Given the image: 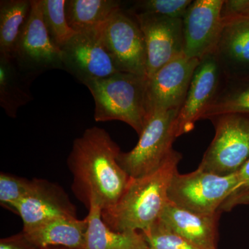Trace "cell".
Here are the masks:
<instances>
[{
    "label": "cell",
    "mask_w": 249,
    "mask_h": 249,
    "mask_svg": "<svg viewBox=\"0 0 249 249\" xmlns=\"http://www.w3.org/2000/svg\"><path fill=\"white\" fill-rule=\"evenodd\" d=\"M32 180L30 191L14 208L22 219L23 232L55 218H77L76 206L61 186L43 178Z\"/></svg>",
    "instance_id": "13"
},
{
    "label": "cell",
    "mask_w": 249,
    "mask_h": 249,
    "mask_svg": "<svg viewBox=\"0 0 249 249\" xmlns=\"http://www.w3.org/2000/svg\"><path fill=\"white\" fill-rule=\"evenodd\" d=\"M237 172L227 176L199 168L174 175L169 190L170 202L183 209L203 214H220L223 203L238 184Z\"/></svg>",
    "instance_id": "6"
},
{
    "label": "cell",
    "mask_w": 249,
    "mask_h": 249,
    "mask_svg": "<svg viewBox=\"0 0 249 249\" xmlns=\"http://www.w3.org/2000/svg\"><path fill=\"white\" fill-rule=\"evenodd\" d=\"M215 134L198 168L227 176L236 173L249 160V114L213 116Z\"/></svg>",
    "instance_id": "5"
},
{
    "label": "cell",
    "mask_w": 249,
    "mask_h": 249,
    "mask_svg": "<svg viewBox=\"0 0 249 249\" xmlns=\"http://www.w3.org/2000/svg\"><path fill=\"white\" fill-rule=\"evenodd\" d=\"M224 76L213 53L205 55L192 78L186 99L175 121L177 138L194 129L213 101Z\"/></svg>",
    "instance_id": "14"
},
{
    "label": "cell",
    "mask_w": 249,
    "mask_h": 249,
    "mask_svg": "<svg viewBox=\"0 0 249 249\" xmlns=\"http://www.w3.org/2000/svg\"><path fill=\"white\" fill-rule=\"evenodd\" d=\"M84 249H148L142 232L111 230L102 219V209L92 201L89 208Z\"/></svg>",
    "instance_id": "18"
},
{
    "label": "cell",
    "mask_w": 249,
    "mask_h": 249,
    "mask_svg": "<svg viewBox=\"0 0 249 249\" xmlns=\"http://www.w3.org/2000/svg\"><path fill=\"white\" fill-rule=\"evenodd\" d=\"M192 2L191 0H138L133 1L127 11L183 19Z\"/></svg>",
    "instance_id": "25"
},
{
    "label": "cell",
    "mask_w": 249,
    "mask_h": 249,
    "mask_svg": "<svg viewBox=\"0 0 249 249\" xmlns=\"http://www.w3.org/2000/svg\"><path fill=\"white\" fill-rule=\"evenodd\" d=\"M60 50L63 70L83 84L120 72L103 45L98 31L76 33Z\"/></svg>",
    "instance_id": "9"
},
{
    "label": "cell",
    "mask_w": 249,
    "mask_h": 249,
    "mask_svg": "<svg viewBox=\"0 0 249 249\" xmlns=\"http://www.w3.org/2000/svg\"><path fill=\"white\" fill-rule=\"evenodd\" d=\"M98 34L119 71L147 77L145 40L132 15L121 9L98 30Z\"/></svg>",
    "instance_id": "7"
},
{
    "label": "cell",
    "mask_w": 249,
    "mask_h": 249,
    "mask_svg": "<svg viewBox=\"0 0 249 249\" xmlns=\"http://www.w3.org/2000/svg\"><path fill=\"white\" fill-rule=\"evenodd\" d=\"M228 114H249V78L222 80L201 119Z\"/></svg>",
    "instance_id": "22"
},
{
    "label": "cell",
    "mask_w": 249,
    "mask_h": 249,
    "mask_svg": "<svg viewBox=\"0 0 249 249\" xmlns=\"http://www.w3.org/2000/svg\"><path fill=\"white\" fill-rule=\"evenodd\" d=\"M0 249H41L29 240L24 232L0 240Z\"/></svg>",
    "instance_id": "29"
},
{
    "label": "cell",
    "mask_w": 249,
    "mask_h": 249,
    "mask_svg": "<svg viewBox=\"0 0 249 249\" xmlns=\"http://www.w3.org/2000/svg\"><path fill=\"white\" fill-rule=\"evenodd\" d=\"M240 17H249V0H224L222 19Z\"/></svg>",
    "instance_id": "28"
},
{
    "label": "cell",
    "mask_w": 249,
    "mask_h": 249,
    "mask_svg": "<svg viewBox=\"0 0 249 249\" xmlns=\"http://www.w3.org/2000/svg\"><path fill=\"white\" fill-rule=\"evenodd\" d=\"M224 0H196L183 18V54L201 60L213 52L223 26Z\"/></svg>",
    "instance_id": "12"
},
{
    "label": "cell",
    "mask_w": 249,
    "mask_h": 249,
    "mask_svg": "<svg viewBox=\"0 0 249 249\" xmlns=\"http://www.w3.org/2000/svg\"><path fill=\"white\" fill-rule=\"evenodd\" d=\"M130 14L138 22L143 34L147 77L150 78L162 67L183 53V19L154 14Z\"/></svg>",
    "instance_id": "11"
},
{
    "label": "cell",
    "mask_w": 249,
    "mask_h": 249,
    "mask_svg": "<svg viewBox=\"0 0 249 249\" xmlns=\"http://www.w3.org/2000/svg\"><path fill=\"white\" fill-rule=\"evenodd\" d=\"M199 62L200 60L188 58L183 53L147 78L149 115L155 111L179 110Z\"/></svg>",
    "instance_id": "10"
},
{
    "label": "cell",
    "mask_w": 249,
    "mask_h": 249,
    "mask_svg": "<svg viewBox=\"0 0 249 249\" xmlns=\"http://www.w3.org/2000/svg\"><path fill=\"white\" fill-rule=\"evenodd\" d=\"M12 58L23 71L36 78L45 71L63 69L62 52L47 30L41 0H31V11Z\"/></svg>",
    "instance_id": "8"
},
{
    "label": "cell",
    "mask_w": 249,
    "mask_h": 249,
    "mask_svg": "<svg viewBox=\"0 0 249 249\" xmlns=\"http://www.w3.org/2000/svg\"><path fill=\"white\" fill-rule=\"evenodd\" d=\"M121 5L116 0H66L67 22L76 33L97 31L122 9Z\"/></svg>",
    "instance_id": "20"
},
{
    "label": "cell",
    "mask_w": 249,
    "mask_h": 249,
    "mask_svg": "<svg viewBox=\"0 0 249 249\" xmlns=\"http://www.w3.org/2000/svg\"><path fill=\"white\" fill-rule=\"evenodd\" d=\"M34 79L14 59L0 55V106L10 117L16 118L19 108L34 99L30 88Z\"/></svg>",
    "instance_id": "19"
},
{
    "label": "cell",
    "mask_w": 249,
    "mask_h": 249,
    "mask_svg": "<svg viewBox=\"0 0 249 249\" xmlns=\"http://www.w3.org/2000/svg\"><path fill=\"white\" fill-rule=\"evenodd\" d=\"M42 249H72L66 248V247H47V248Z\"/></svg>",
    "instance_id": "30"
},
{
    "label": "cell",
    "mask_w": 249,
    "mask_h": 249,
    "mask_svg": "<svg viewBox=\"0 0 249 249\" xmlns=\"http://www.w3.org/2000/svg\"><path fill=\"white\" fill-rule=\"evenodd\" d=\"M33 180L11 174L0 173V204L14 212V208L30 191Z\"/></svg>",
    "instance_id": "26"
},
{
    "label": "cell",
    "mask_w": 249,
    "mask_h": 249,
    "mask_svg": "<svg viewBox=\"0 0 249 249\" xmlns=\"http://www.w3.org/2000/svg\"><path fill=\"white\" fill-rule=\"evenodd\" d=\"M213 53L224 78H249V17L223 19Z\"/></svg>",
    "instance_id": "15"
},
{
    "label": "cell",
    "mask_w": 249,
    "mask_h": 249,
    "mask_svg": "<svg viewBox=\"0 0 249 249\" xmlns=\"http://www.w3.org/2000/svg\"><path fill=\"white\" fill-rule=\"evenodd\" d=\"M147 81L146 76L119 72L86 83L94 100L95 121H122L140 135L149 117Z\"/></svg>",
    "instance_id": "3"
},
{
    "label": "cell",
    "mask_w": 249,
    "mask_h": 249,
    "mask_svg": "<svg viewBox=\"0 0 249 249\" xmlns=\"http://www.w3.org/2000/svg\"><path fill=\"white\" fill-rule=\"evenodd\" d=\"M181 159V154L174 150L155 171L130 178L115 206L102 211L103 222L118 232H142L153 225L169 202L168 190Z\"/></svg>",
    "instance_id": "2"
},
{
    "label": "cell",
    "mask_w": 249,
    "mask_h": 249,
    "mask_svg": "<svg viewBox=\"0 0 249 249\" xmlns=\"http://www.w3.org/2000/svg\"><path fill=\"white\" fill-rule=\"evenodd\" d=\"M219 214L192 212L168 202L160 219L200 249H217Z\"/></svg>",
    "instance_id": "16"
},
{
    "label": "cell",
    "mask_w": 249,
    "mask_h": 249,
    "mask_svg": "<svg viewBox=\"0 0 249 249\" xmlns=\"http://www.w3.org/2000/svg\"><path fill=\"white\" fill-rule=\"evenodd\" d=\"M178 112V109L152 112L136 146L119 154L118 162L129 178H141L155 171L171 155L177 138Z\"/></svg>",
    "instance_id": "4"
},
{
    "label": "cell",
    "mask_w": 249,
    "mask_h": 249,
    "mask_svg": "<svg viewBox=\"0 0 249 249\" xmlns=\"http://www.w3.org/2000/svg\"><path fill=\"white\" fill-rule=\"evenodd\" d=\"M142 232L150 249H200L174 231L160 219Z\"/></svg>",
    "instance_id": "24"
},
{
    "label": "cell",
    "mask_w": 249,
    "mask_h": 249,
    "mask_svg": "<svg viewBox=\"0 0 249 249\" xmlns=\"http://www.w3.org/2000/svg\"><path fill=\"white\" fill-rule=\"evenodd\" d=\"M88 220L78 218L58 217L24 232L32 243L41 249L62 247L84 249Z\"/></svg>",
    "instance_id": "17"
},
{
    "label": "cell",
    "mask_w": 249,
    "mask_h": 249,
    "mask_svg": "<svg viewBox=\"0 0 249 249\" xmlns=\"http://www.w3.org/2000/svg\"><path fill=\"white\" fill-rule=\"evenodd\" d=\"M148 249H150V248H149Z\"/></svg>",
    "instance_id": "31"
},
{
    "label": "cell",
    "mask_w": 249,
    "mask_h": 249,
    "mask_svg": "<svg viewBox=\"0 0 249 249\" xmlns=\"http://www.w3.org/2000/svg\"><path fill=\"white\" fill-rule=\"evenodd\" d=\"M238 184L219 209V213L229 212L234 208L249 205V160L237 172Z\"/></svg>",
    "instance_id": "27"
},
{
    "label": "cell",
    "mask_w": 249,
    "mask_h": 249,
    "mask_svg": "<svg viewBox=\"0 0 249 249\" xmlns=\"http://www.w3.org/2000/svg\"><path fill=\"white\" fill-rule=\"evenodd\" d=\"M121 152L109 134L101 127L85 129L73 141L67 158L73 178L71 189L87 209L96 201L102 211H106L120 199L130 178L118 162Z\"/></svg>",
    "instance_id": "1"
},
{
    "label": "cell",
    "mask_w": 249,
    "mask_h": 249,
    "mask_svg": "<svg viewBox=\"0 0 249 249\" xmlns=\"http://www.w3.org/2000/svg\"><path fill=\"white\" fill-rule=\"evenodd\" d=\"M31 11V1H0V55L12 58Z\"/></svg>",
    "instance_id": "21"
},
{
    "label": "cell",
    "mask_w": 249,
    "mask_h": 249,
    "mask_svg": "<svg viewBox=\"0 0 249 249\" xmlns=\"http://www.w3.org/2000/svg\"><path fill=\"white\" fill-rule=\"evenodd\" d=\"M65 4L66 0H41L45 27L53 43L60 49L76 34L67 22Z\"/></svg>",
    "instance_id": "23"
}]
</instances>
